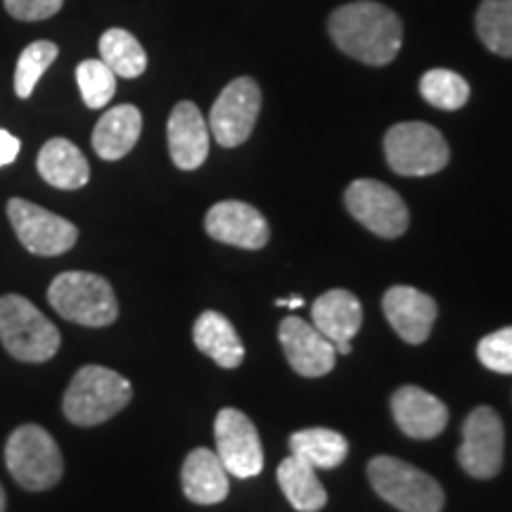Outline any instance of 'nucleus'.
I'll list each match as a JSON object with an SVG mask.
<instances>
[{
    "label": "nucleus",
    "instance_id": "nucleus-10",
    "mask_svg": "<svg viewBox=\"0 0 512 512\" xmlns=\"http://www.w3.org/2000/svg\"><path fill=\"white\" fill-rule=\"evenodd\" d=\"M261 112L259 83L249 76L230 81L209 114V131L223 147H238L252 136Z\"/></svg>",
    "mask_w": 512,
    "mask_h": 512
},
{
    "label": "nucleus",
    "instance_id": "nucleus-23",
    "mask_svg": "<svg viewBox=\"0 0 512 512\" xmlns=\"http://www.w3.org/2000/svg\"><path fill=\"white\" fill-rule=\"evenodd\" d=\"M278 484L292 503L294 510L299 512H318L328 503L323 484L316 477V467L304 463L302 458L290 456L285 458L278 467Z\"/></svg>",
    "mask_w": 512,
    "mask_h": 512
},
{
    "label": "nucleus",
    "instance_id": "nucleus-14",
    "mask_svg": "<svg viewBox=\"0 0 512 512\" xmlns=\"http://www.w3.org/2000/svg\"><path fill=\"white\" fill-rule=\"evenodd\" d=\"M285 358L290 366L304 377H323L335 368L337 351L328 337L309 325L306 320L290 316L280 323L278 330Z\"/></svg>",
    "mask_w": 512,
    "mask_h": 512
},
{
    "label": "nucleus",
    "instance_id": "nucleus-9",
    "mask_svg": "<svg viewBox=\"0 0 512 512\" xmlns=\"http://www.w3.org/2000/svg\"><path fill=\"white\" fill-rule=\"evenodd\" d=\"M8 219L19 242L31 254L60 256L69 252L79 240V230L72 221L62 219L34 202L19 200V197H12L8 202Z\"/></svg>",
    "mask_w": 512,
    "mask_h": 512
},
{
    "label": "nucleus",
    "instance_id": "nucleus-20",
    "mask_svg": "<svg viewBox=\"0 0 512 512\" xmlns=\"http://www.w3.org/2000/svg\"><path fill=\"white\" fill-rule=\"evenodd\" d=\"M36 169L43 181L57 190H79L91 178L88 159L67 138H50L38 152Z\"/></svg>",
    "mask_w": 512,
    "mask_h": 512
},
{
    "label": "nucleus",
    "instance_id": "nucleus-8",
    "mask_svg": "<svg viewBox=\"0 0 512 512\" xmlns=\"http://www.w3.org/2000/svg\"><path fill=\"white\" fill-rule=\"evenodd\" d=\"M344 204L361 226H366L370 233L380 235V238L394 240L406 233L408 209L399 192L389 185L373 181V178H361L344 192Z\"/></svg>",
    "mask_w": 512,
    "mask_h": 512
},
{
    "label": "nucleus",
    "instance_id": "nucleus-24",
    "mask_svg": "<svg viewBox=\"0 0 512 512\" xmlns=\"http://www.w3.org/2000/svg\"><path fill=\"white\" fill-rule=\"evenodd\" d=\"M290 453L316 467V470H332L347 460L349 441L328 427H311V430L292 434Z\"/></svg>",
    "mask_w": 512,
    "mask_h": 512
},
{
    "label": "nucleus",
    "instance_id": "nucleus-27",
    "mask_svg": "<svg viewBox=\"0 0 512 512\" xmlns=\"http://www.w3.org/2000/svg\"><path fill=\"white\" fill-rule=\"evenodd\" d=\"M422 98L432 107L446 112H456L470 100V86L463 76L451 72V69H430L420 79Z\"/></svg>",
    "mask_w": 512,
    "mask_h": 512
},
{
    "label": "nucleus",
    "instance_id": "nucleus-3",
    "mask_svg": "<svg viewBox=\"0 0 512 512\" xmlns=\"http://www.w3.org/2000/svg\"><path fill=\"white\" fill-rule=\"evenodd\" d=\"M48 302L64 320L86 328H105L119 316L112 285L86 271L60 273L48 287Z\"/></svg>",
    "mask_w": 512,
    "mask_h": 512
},
{
    "label": "nucleus",
    "instance_id": "nucleus-31",
    "mask_svg": "<svg viewBox=\"0 0 512 512\" xmlns=\"http://www.w3.org/2000/svg\"><path fill=\"white\" fill-rule=\"evenodd\" d=\"M10 17L19 22H43L62 10L64 0H3Z\"/></svg>",
    "mask_w": 512,
    "mask_h": 512
},
{
    "label": "nucleus",
    "instance_id": "nucleus-28",
    "mask_svg": "<svg viewBox=\"0 0 512 512\" xmlns=\"http://www.w3.org/2000/svg\"><path fill=\"white\" fill-rule=\"evenodd\" d=\"M57 55H60V48L53 41H36L22 50L15 67V93L19 98H31L41 76L48 72V67L57 60Z\"/></svg>",
    "mask_w": 512,
    "mask_h": 512
},
{
    "label": "nucleus",
    "instance_id": "nucleus-25",
    "mask_svg": "<svg viewBox=\"0 0 512 512\" xmlns=\"http://www.w3.org/2000/svg\"><path fill=\"white\" fill-rule=\"evenodd\" d=\"M100 60L124 79H138L147 69L145 48L126 29H107L100 36Z\"/></svg>",
    "mask_w": 512,
    "mask_h": 512
},
{
    "label": "nucleus",
    "instance_id": "nucleus-18",
    "mask_svg": "<svg viewBox=\"0 0 512 512\" xmlns=\"http://www.w3.org/2000/svg\"><path fill=\"white\" fill-rule=\"evenodd\" d=\"M392 413L399 430L411 439H434L446 430L448 411L441 399L406 384L392 396Z\"/></svg>",
    "mask_w": 512,
    "mask_h": 512
},
{
    "label": "nucleus",
    "instance_id": "nucleus-5",
    "mask_svg": "<svg viewBox=\"0 0 512 512\" xmlns=\"http://www.w3.org/2000/svg\"><path fill=\"white\" fill-rule=\"evenodd\" d=\"M368 477L377 496L401 512H441L444 491L427 472L392 456L370 460Z\"/></svg>",
    "mask_w": 512,
    "mask_h": 512
},
{
    "label": "nucleus",
    "instance_id": "nucleus-4",
    "mask_svg": "<svg viewBox=\"0 0 512 512\" xmlns=\"http://www.w3.org/2000/svg\"><path fill=\"white\" fill-rule=\"evenodd\" d=\"M0 342L10 356L24 363H46L60 349V332L19 294L0 297Z\"/></svg>",
    "mask_w": 512,
    "mask_h": 512
},
{
    "label": "nucleus",
    "instance_id": "nucleus-32",
    "mask_svg": "<svg viewBox=\"0 0 512 512\" xmlns=\"http://www.w3.org/2000/svg\"><path fill=\"white\" fill-rule=\"evenodd\" d=\"M19 150H22L19 138L12 136V133L5 131V128H0V166H10L15 162Z\"/></svg>",
    "mask_w": 512,
    "mask_h": 512
},
{
    "label": "nucleus",
    "instance_id": "nucleus-19",
    "mask_svg": "<svg viewBox=\"0 0 512 512\" xmlns=\"http://www.w3.org/2000/svg\"><path fill=\"white\" fill-rule=\"evenodd\" d=\"M183 494L197 505L221 503L228 496V470L221 458L209 448H195L188 453L181 472Z\"/></svg>",
    "mask_w": 512,
    "mask_h": 512
},
{
    "label": "nucleus",
    "instance_id": "nucleus-11",
    "mask_svg": "<svg viewBox=\"0 0 512 512\" xmlns=\"http://www.w3.org/2000/svg\"><path fill=\"white\" fill-rule=\"evenodd\" d=\"M505 432L498 413L479 406L467 415L463 425V446L458 448L460 467L475 479H491L503 467Z\"/></svg>",
    "mask_w": 512,
    "mask_h": 512
},
{
    "label": "nucleus",
    "instance_id": "nucleus-12",
    "mask_svg": "<svg viewBox=\"0 0 512 512\" xmlns=\"http://www.w3.org/2000/svg\"><path fill=\"white\" fill-rule=\"evenodd\" d=\"M216 456L221 458L228 475L238 479L256 477L264 470V448L254 422L242 411L223 408L214 422Z\"/></svg>",
    "mask_w": 512,
    "mask_h": 512
},
{
    "label": "nucleus",
    "instance_id": "nucleus-15",
    "mask_svg": "<svg viewBox=\"0 0 512 512\" xmlns=\"http://www.w3.org/2000/svg\"><path fill=\"white\" fill-rule=\"evenodd\" d=\"M382 309L396 335L408 344L425 342L430 337L434 320H437V302L430 294L408 285H396L387 290Z\"/></svg>",
    "mask_w": 512,
    "mask_h": 512
},
{
    "label": "nucleus",
    "instance_id": "nucleus-13",
    "mask_svg": "<svg viewBox=\"0 0 512 512\" xmlns=\"http://www.w3.org/2000/svg\"><path fill=\"white\" fill-rule=\"evenodd\" d=\"M204 228H207L209 238L240 249H261L271 238V228L261 211L238 200L214 204L207 211Z\"/></svg>",
    "mask_w": 512,
    "mask_h": 512
},
{
    "label": "nucleus",
    "instance_id": "nucleus-33",
    "mask_svg": "<svg viewBox=\"0 0 512 512\" xmlns=\"http://www.w3.org/2000/svg\"><path fill=\"white\" fill-rule=\"evenodd\" d=\"M278 306H287V309H302L304 306V299L299 297V294H294V297H287V299H278L275 302Z\"/></svg>",
    "mask_w": 512,
    "mask_h": 512
},
{
    "label": "nucleus",
    "instance_id": "nucleus-17",
    "mask_svg": "<svg viewBox=\"0 0 512 512\" xmlns=\"http://www.w3.org/2000/svg\"><path fill=\"white\" fill-rule=\"evenodd\" d=\"M169 155L183 171H195L209 155V126L195 102H178L166 124Z\"/></svg>",
    "mask_w": 512,
    "mask_h": 512
},
{
    "label": "nucleus",
    "instance_id": "nucleus-16",
    "mask_svg": "<svg viewBox=\"0 0 512 512\" xmlns=\"http://www.w3.org/2000/svg\"><path fill=\"white\" fill-rule=\"evenodd\" d=\"M313 328L328 337L337 354H351V339L363 323V309L356 294L349 290H330L320 294L311 309Z\"/></svg>",
    "mask_w": 512,
    "mask_h": 512
},
{
    "label": "nucleus",
    "instance_id": "nucleus-6",
    "mask_svg": "<svg viewBox=\"0 0 512 512\" xmlns=\"http://www.w3.org/2000/svg\"><path fill=\"white\" fill-rule=\"evenodd\" d=\"M5 465L27 491H48L62 479L64 463L57 441L38 425H22L5 444Z\"/></svg>",
    "mask_w": 512,
    "mask_h": 512
},
{
    "label": "nucleus",
    "instance_id": "nucleus-1",
    "mask_svg": "<svg viewBox=\"0 0 512 512\" xmlns=\"http://www.w3.org/2000/svg\"><path fill=\"white\" fill-rule=\"evenodd\" d=\"M328 29L342 53L370 67L394 62L403 43L401 19L373 0H358L337 8L328 19Z\"/></svg>",
    "mask_w": 512,
    "mask_h": 512
},
{
    "label": "nucleus",
    "instance_id": "nucleus-34",
    "mask_svg": "<svg viewBox=\"0 0 512 512\" xmlns=\"http://www.w3.org/2000/svg\"><path fill=\"white\" fill-rule=\"evenodd\" d=\"M0 512H5V491H3V486H0Z\"/></svg>",
    "mask_w": 512,
    "mask_h": 512
},
{
    "label": "nucleus",
    "instance_id": "nucleus-29",
    "mask_svg": "<svg viewBox=\"0 0 512 512\" xmlns=\"http://www.w3.org/2000/svg\"><path fill=\"white\" fill-rule=\"evenodd\" d=\"M81 98L91 110H102L117 93V74L102 60H83L76 67Z\"/></svg>",
    "mask_w": 512,
    "mask_h": 512
},
{
    "label": "nucleus",
    "instance_id": "nucleus-22",
    "mask_svg": "<svg viewBox=\"0 0 512 512\" xmlns=\"http://www.w3.org/2000/svg\"><path fill=\"white\" fill-rule=\"evenodd\" d=\"M192 339H195V347L221 368H238L245 358L240 335L235 332L233 323L219 311H204L195 320Z\"/></svg>",
    "mask_w": 512,
    "mask_h": 512
},
{
    "label": "nucleus",
    "instance_id": "nucleus-7",
    "mask_svg": "<svg viewBox=\"0 0 512 512\" xmlns=\"http://www.w3.org/2000/svg\"><path fill=\"white\" fill-rule=\"evenodd\" d=\"M384 157L399 176H432L448 164L451 152L434 126L425 121H403L384 136Z\"/></svg>",
    "mask_w": 512,
    "mask_h": 512
},
{
    "label": "nucleus",
    "instance_id": "nucleus-30",
    "mask_svg": "<svg viewBox=\"0 0 512 512\" xmlns=\"http://www.w3.org/2000/svg\"><path fill=\"white\" fill-rule=\"evenodd\" d=\"M477 356L484 368L501 375H512V325L486 335L477 344Z\"/></svg>",
    "mask_w": 512,
    "mask_h": 512
},
{
    "label": "nucleus",
    "instance_id": "nucleus-21",
    "mask_svg": "<svg viewBox=\"0 0 512 512\" xmlns=\"http://www.w3.org/2000/svg\"><path fill=\"white\" fill-rule=\"evenodd\" d=\"M143 131V114L133 105H117L100 117L93 128V150L100 159L117 162L133 150Z\"/></svg>",
    "mask_w": 512,
    "mask_h": 512
},
{
    "label": "nucleus",
    "instance_id": "nucleus-2",
    "mask_svg": "<svg viewBox=\"0 0 512 512\" xmlns=\"http://www.w3.org/2000/svg\"><path fill=\"white\" fill-rule=\"evenodd\" d=\"M133 396L131 382L105 366H83L64 392L62 411L79 427H95L124 411Z\"/></svg>",
    "mask_w": 512,
    "mask_h": 512
},
{
    "label": "nucleus",
    "instance_id": "nucleus-26",
    "mask_svg": "<svg viewBox=\"0 0 512 512\" xmlns=\"http://www.w3.org/2000/svg\"><path fill=\"white\" fill-rule=\"evenodd\" d=\"M475 24L479 41L491 53L512 57V0H484Z\"/></svg>",
    "mask_w": 512,
    "mask_h": 512
}]
</instances>
